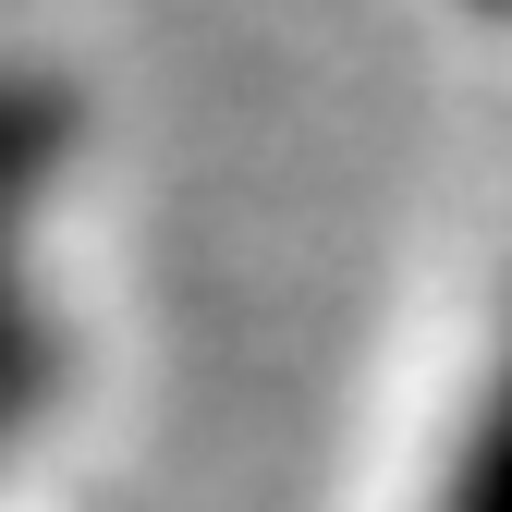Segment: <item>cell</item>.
<instances>
[{"label": "cell", "mask_w": 512, "mask_h": 512, "mask_svg": "<svg viewBox=\"0 0 512 512\" xmlns=\"http://www.w3.org/2000/svg\"><path fill=\"white\" fill-rule=\"evenodd\" d=\"M427 512H512V330H500L476 403H464V427H452V464H439Z\"/></svg>", "instance_id": "obj_1"}]
</instances>
